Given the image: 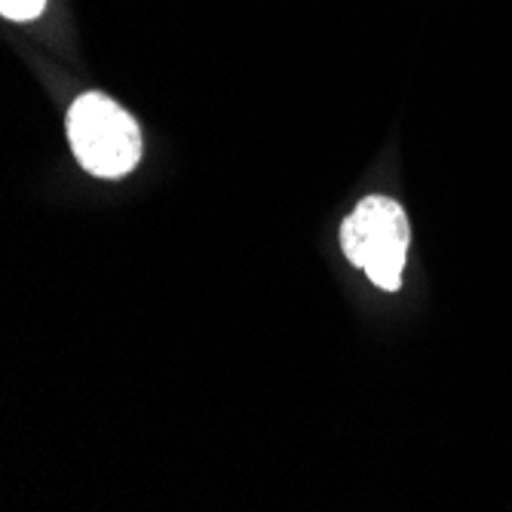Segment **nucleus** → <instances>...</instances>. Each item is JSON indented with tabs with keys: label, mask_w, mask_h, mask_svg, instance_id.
<instances>
[{
	"label": "nucleus",
	"mask_w": 512,
	"mask_h": 512,
	"mask_svg": "<svg viewBox=\"0 0 512 512\" xmlns=\"http://www.w3.org/2000/svg\"><path fill=\"white\" fill-rule=\"evenodd\" d=\"M68 142L77 163L96 178H123L145 154L142 129L114 99L83 92L68 108Z\"/></svg>",
	"instance_id": "obj_1"
},
{
	"label": "nucleus",
	"mask_w": 512,
	"mask_h": 512,
	"mask_svg": "<svg viewBox=\"0 0 512 512\" xmlns=\"http://www.w3.org/2000/svg\"><path fill=\"white\" fill-rule=\"evenodd\" d=\"M408 243V215L390 197H365L341 224L344 255L384 292H396L402 286Z\"/></svg>",
	"instance_id": "obj_2"
},
{
	"label": "nucleus",
	"mask_w": 512,
	"mask_h": 512,
	"mask_svg": "<svg viewBox=\"0 0 512 512\" xmlns=\"http://www.w3.org/2000/svg\"><path fill=\"white\" fill-rule=\"evenodd\" d=\"M46 10V0H0V16L7 22H31Z\"/></svg>",
	"instance_id": "obj_3"
}]
</instances>
